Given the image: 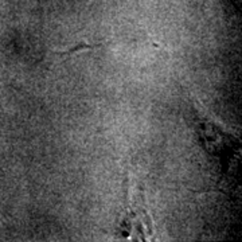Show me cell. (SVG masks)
<instances>
[{
  "mask_svg": "<svg viewBox=\"0 0 242 242\" xmlns=\"http://www.w3.org/2000/svg\"><path fill=\"white\" fill-rule=\"evenodd\" d=\"M93 46H89V45H78L75 46V47H73L71 50H69V51H63V53H59V54H70V53H75L77 50H79V49H92Z\"/></svg>",
  "mask_w": 242,
  "mask_h": 242,
  "instance_id": "1",
  "label": "cell"
}]
</instances>
